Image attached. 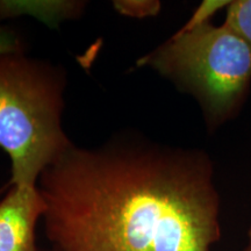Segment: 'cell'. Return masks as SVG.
Instances as JSON below:
<instances>
[{
    "instance_id": "6da1fadb",
    "label": "cell",
    "mask_w": 251,
    "mask_h": 251,
    "mask_svg": "<svg viewBox=\"0 0 251 251\" xmlns=\"http://www.w3.org/2000/svg\"><path fill=\"white\" fill-rule=\"evenodd\" d=\"M39 190L51 251H211L221 238L214 168L200 151L71 146Z\"/></svg>"
},
{
    "instance_id": "7a4b0ae2",
    "label": "cell",
    "mask_w": 251,
    "mask_h": 251,
    "mask_svg": "<svg viewBox=\"0 0 251 251\" xmlns=\"http://www.w3.org/2000/svg\"><path fill=\"white\" fill-rule=\"evenodd\" d=\"M62 78L23 55L0 56V148L14 185L35 186L42 172L72 144L62 130Z\"/></svg>"
},
{
    "instance_id": "3957f363",
    "label": "cell",
    "mask_w": 251,
    "mask_h": 251,
    "mask_svg": "<svg viewBox=\"0 0 251 251\" xmlns=\"http://www.w3.org/2000/svg\"><path fill=\"white\" fill-rule=\"evenodd\" d=\"M141 64L192 94L211 129L236 117L250 92L251 47L225 23L183 27Z\"/></svg>"
},
{
    "instance_id": "277c9868",
    "label": "cell",
    "mask_w": 251,
    "mask_h": 251,
    "mask_svg": "<svg viewBox=\"0 0 251 251\" xmlns=\"http://www.w3.org/2000/svg\"><path fill=\"white\" fill-rule=\"evenodd\" d=\"M45 212L39 187L12 186L0 201V251H37L36 225Z\"/></svg>"
},
{
    "instance_id": "5b68a950",
    "label": "cell",
    "mask_w": 251,
    "mask_h": 251,
    "mask_svg": "<svg viewBox=\"0 0 251 251\" xmlns=\"http://www.w3.org/2000/svg\"><path fill=\"white\" fill-rule=\"evenodd\" d=\"M224 23L233 28L251 47V0L229 1Z\"/></svg>"
},
{
    "instance_id": "8992f818",
    "label": "cell",
    "mask_w": 251,
    "mask_h": 251,
    "mask_svg": "<svg viewBox=\"0 0 251 251\" xmlns=\"http://www.w3.org/2000/svg\"><path fill=\"white\" fill-rule=\"evenodd\" d=\"M115 4L121 13L133 15V17L156 15L161 7L158 1H119Z\"/></svg>"
},
{
    "instance_id": "52a82bcc",
    "label": "cell",
    "mask_w": 251,
    "mask_h": 251,
    "mask_svg": "<svg viewBox=\"0 0 251 251\" xmlns=\"http://www.w3.org/2000/svg\"><path fill=\"white\" fill-rule=\"evenodd\" d=\"M21 41L13 30L0 26V56L19 54L21 51Z\"/></svg>"
},
{
    "instance_id": "ba28073f",
    "label": "cell",
    "mask_w": 251,
    "mask_h": 251,
    "mask_svg": "<svg viewBox=\"0 0 251 251\" xmlns=\"http://www.w3.org/2000/svg\"><path fill=\"white\" fill-rule=\"evenodd\" d=\"M243 251H251V227L248 229L247 242H246V246H244Z\"/></svg>"
}]
</instances>
